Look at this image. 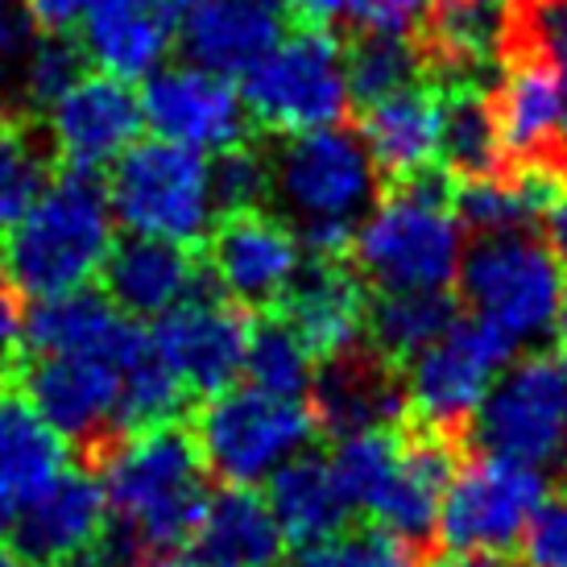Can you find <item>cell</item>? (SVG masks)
I'll list each match as a JSON object with an SVG mask.
<instances>
[{
  "label": "cell",
  "mask_w": 567,
  "mask_h": 567,
  "mask_svg": "<svg viewBox=\"0 0 567 567\" xmlns=\"http://www.w3.org/2000/svg\"><path fill=\"white\" fill-rule=\"evenodd\" d=\"M468 233L452 207L440 174L402 178L385 199L364 212L352 237V261L378 295L398 290H447L460 278Z\"/></svg>",
  "instance_id": "cell-3"
},
{
  "label": "cell",
  "mask_w": 567,
  "mask_h": 567,
  "mask_svg": "<svg viewBox=\"0 0 567 567\" xmlns=\"http://www.w3.org/2000/svg\"><path fill=\"white\" fill-rule=\"evenodd\" d=\"M109 535V502L100 476L63 468L42 493L17 505L9 543L33 567H71L92 555Z\"/></svg>",
  "instance_id": "cell-17"
},
{
  "label": "cell",
  "mask_w": 567,
  "mask_h": 567,
  "mask_svg": "<svg viewBox=\"0 0 567 567\" xmlns=\"http://www.w3.org/2000/svg\"><path fill=\"white\" fill-rule=\"evenodd\" d=\"M142 95L125 80L95 71H83L54 104H47L50 150L71 171H104L125 154L133 142H142Z\"/></svg>",
  "instance_id": "cell-15"
},
{
  "label": "cell",
  "mask_w": 567,
  "mask_h": 567,
  "mask_svg": "<svg viewBox=\"0 0 567 567\" xmlns=\"http://www.w3.org/2000/svg\"><path fill=\"white\" fill-rule=\"evenodd\" d=\"M456 282L468 311L502 328L514 344H530L555 331L564 266L551 245L526 228L476 237L464 249Z\"/></svg>",
  "instance_id": "cell-5"
},
{
  "label": "cell",
  "mask_w": 567,
  "mask_h": 567,
  "mask_svg": "<svg viewBox=\"0 0 567 567\" xmlns=\"http://www.w3.org/2000/svg\"><path fill=\"white\" fill-rule=\"evenodd\" d=\"M212 274L228 299L245 307H269L290 295L302 274V240L269 212H228L212 228L207 245Z\"/></svg>",
  "instance_id": "cell-16"
},
{
  "label": "cell",
  "mask_w": 567,
  "mask_h": 567,
  "mask_svg": "<svg viewBox=\"0 0 567 567\" xmlns=\"http://www.w3.org/2000/svg\"><path fill=\"white\" fill-rule=\"evenodd\" d=\"M199 551L216 555L233 567H278L286 555V535L261 493L228 485L207 497L199 522Z\"/></svg>",
  "instance_id": "cell-29"
},
{
  "label": "cell",
  "mask_w": 567,
  "mask_h": 567,
  "mask_svg": "<svg viewBox=\"0 0 567 567\" xmlns=\"http://www.w3.org/2000/svg\"><path fill=\"white\" fill-rule=\"evenodd\" d=\"M252 125L269 133H311L340 125L352 95H348V50L331 30L307 25L282 33V42L245 75L240 87Z\"/></svg>",
  "instance_id": "cell-7"
},
{
  "label": "cell",
  "mask_w": 567,
  "mask_h": 567,
  "mask_svg": "<svg viewBox=\"0 0 567 567\" xmlns=\"http://www.w3.org/2000/svg\"><path fill=\"white\" fill-rule=\"evenodd\" d=\"M109 204L121 228L133 237L195 245L212 233L216 195H212V162L187 145L133 142L109 166Z\"/></svg>",
  "instance_id": "cell-4"
},
{
  "label": "cell",
  "mask_w": 567,
  "mask_h": 567,
  "mask_svg": "<svg viewBox=\"0 0 567 567\" xmlns=\"http://www.w3.org/2000/svg\"><path fill=\"white\" fill-rule=\"evenodd\" d=\"M290 567H423L419 547L385 526H357L323 538L316 547H302Z\"/></svg>",
  "instance_id": "cell-36"
},
{
  "label": "cell",
  "mask_w": 567,
  "mask_h": 567,
  "mask_svg": "<svg viewBox=\"0 0 567 567\" xmlns=\"http://www.w3.org/2000/svg\"><path fill=\"white\" fill-rule=\"evenodd\" d=\"M150 344L187 394L212 398L233 390V381L245 373L249 319L228 299L190 295L154 319Z\"/></svg>",
  "instance_id": "cell-14"
},
{
  "label": "cell",
  "mask_w": 567,
  "mask_h": 567,
  "mask_svg": "<svg viewBox=\"0 0 567 567\" xmlns=\"http://www.w3.org/2000/svg\"><path fill=\"white\" fill-rule=\"evenodd\" d=\"M282 307V319L299 331V340L316 361H340L357 352L369 336V290L352 269L336 261L302 269Z\"/></svg>",
  "instance_id": "cell-20"
},
{
  "label": "cell",
  "mask_w": 567,
  "mask_h": 567,
  "mask_svg": "<svg viewBox=\"0 0 567 567\" xmlns=\"http://www.w3.org/2000/svg\"><path fill=\"white\" fill-rule=\"evenodd\" d=\"M66 468V440L21 394H0V502L17 514Z\"/></svg>",
  "instance_id": "cell-28"
},
{
  "label": "cell",
  "mask_w": 567,
  "mask_h": 567,
  "mask_svg": "<svg viewBox=\"0 0 567 567\" xmlns=\"http://www.w3.org/2000/svg\"><path fill=\"white\" fill-rule=\"evenodd\" d=\"M25 307H21V290L0 278V364L17 357V348H25Z\"/></svg>",
  "instance_id": "cell-47"
},
{
  "label": "cell",
  "mask_w": 567,
  "mask_h": 567,
  "mask_svg": "<svg viewBox=\"0 0 567 567\" xmlns=\"http://www.w3.org/2000/svg\"><path fill=\"white\" fill-rule=\"evenodd\" d=\"M564 481H567V464H564Z\"/></svg>",
  "instance_id": "cell-54"
},
{
  "label": "cell",
  "mask_w": 567,
  "mask_h": 567,
  "mask_svg": "<svg viewBox=\"0 0 567 567\" xmlns=\"http://www.w3.org/2000/svg\"><path fill=\"white\" fill-rule=\"evenodd\" d=\"M290 0H190L178 38L195 66L245 80L282 42Z\"/></svg>",
  "instance_id": "cell-18"
},
{
  "label": "cell",
  "mask_w": 567,
  "mask_h": 567,
  "mask_svg": "<svg viewBox=\"0 0 567 567\" xmlns=\"http://www.w3.org/2000/svg\"><path fill=\"white\" fill-rule=\"evenodd\" d=\"M174 0H100L80 25L87 63L116 80H150L162 71L178 33Z\"/></svg>",
  "instance_id": "cell-19"
},
{
  "label": "cell",
  "mask_w": 567,
  "mask_h": 567,
  "mask_svg": "<svg viewBox=\"0 0 567 567\" xmlns=\"http://www.w3.org/2000/svg\"><path fill=\"white\" fill-rule=\"evenodd\" d=\"M100 0H25L33 25L42 33H66L83 25V17L92 13Z\"/></svg>",
  "instance_id": "cell-45"
},
{
  "label": "cell",
  "mask_w": 567,
  "mask_h": 567,
  "mask_svg": "<svg viewBox=\"0 0 567 567\" xmlns=\"http://www.w3.org/2000/svg\"><path fill=\"white\" fill-rule=\"evenodd\" d=\"M245 378L252 390H266V394L307 398L316 385V357L307 352L299 331L286 319H261L257 328H249Z\"/></svg>",
  "instance_id": "cell-33"
},
{
  "label": "cell",
  "mask_w": 567,
  "mask_h": 567,
  "mask_svg": "<svg viewBox=\"0 0 567 567\" xmlns=\"http://www.w3.org/2000/svg\"><path fill=\"white\" fill-rule=\"evenodd\" d=\"M505 145L497 133V116L485 95L456 83L452 92L443 95V128H440V162L443 171L468 178H488L502 174Z\"/></svg>",
  "instance_id": "cell-32"
},
{
  "label": "cell",
  "mask_w": 567,
  "mask_h": 567,
  "mask_svg": "<svg viewBox=\"0 0 567 567\" xmlns=\"http://www.w3.org/2000/svg\"><path fill=\"white\" fill-rule=\"evenodd\" d=\"M518 344L485 319H456L431 348L406 361V402L426 431L456 435L476 419L493 381L514 361Z\"/></svg>",
  "instance_id": "cell-10"
},
{
  "label": "cell",
  "mask_w": 567,
  "mask_h": 567,
  "mask_svg": "<svg viewBox=\"0 0 567 567\" xmlns=\"http://www.w3.org/2000/svg\"><path fill=\"white\" fill-rule=\"evenodd\" d=\"M33 38H38V25H33L30 9L17 0H0V66L21 63Z\"/></svg>",
  "instance_id": "cell-44"
},
{
  "label": "cell",
  "mask_w": 567,
  "mask_h": 567,
  "mask_svg": "<svg viewBox=\"0 0 567 567\" xmlns=\"http://www.w3.org/2000/svg\"><path fill=\"white\" fill-rule=\"evenodd\" d=\"M488 104H493V116H497L505 154L543 158V154H555L559 142H567L564 83L530 50L509 54Z\"/></svg>",
  "instance_id": "cell-22"
},
{
  "label": "cell",
  "mask_w": 567,
  "mask_h": 567,
  "mask_svg": "<svg viewBox=\"0 0 567 567\" xmlns=\"http://www.w3.org/2000/svg\"><path fill=\"white\" fill-rule=\"evenodd\" d=\"M426 567H514V564H505L502 555H468V551H447L440 555L435 564H426Z\"/></svg>",
  "instance_id": "cell-49"
},
{
  "label": "cell",
  "mask_w": 567,
  "mask_h": 567,
  "mask_svg": "<svg viewBox=\"0 0 567 567\" xmlns=\"http://www.w3.org/2000/svg\"><path fill=\"white\" fill-rule=\"evenodd\" d=\"M83 66H87V54H83L75 38L42 33V38H33L25 59L17 63V71H21V95L30 104H38V109H47V104H54L71 83L80 80Z\"/></svg>",
  "instance_id": "cell-39"
},
{
  "label": "cell",
  "mask_w": 567,
  "mask_h": 567,
  "mask_svg": "<svg viewBox=\"0 0 567 567\" xmlns=\"http://www.w3.org/2000/svg\"><path fill=\"white\" fill-rule=\"evenodd\" d=\"M564 381H567V364H564Z\"/></svg>",
  "instance_id": "cell-55"
},
{
  "label": "cell",
  "mask_w": 567,
  "mask_h": 567,
  "mask_svg": "<svg viewBox=\"0 0 567 567\" xmlns=\"http://www.w3.org/2000/svg\"><path fill=\"white\" fill-rule=\"evenodd\" d=\"M269 166L274 195L299 220V233L319 224L357 228L364 212L378 204V162L369 158L361 133L340 125L295 133Z\"/></svg>",
  "instance_id": "cell-8"
},
{
  "label": "cell",
  "mask_w": 567,
  "mask_h": 567,
  "mask_svg": "<svg viewBox=\"0 0 567 567\" xmlns=\"http://www.w3.org/2000/svg\"><path fill=\"white\" fill-rule=\"evenodd\" d=\"M555 331H559V340L567 344V278H564V295H559V316H555Z\"/></svg>",
  "instance_id": "cell-52"
},
{
  "label": "cell",
  "mask_w": 567,
  "mask_h": 567,
  "mask_svg": "<svg viewBox=\"0 0 567 567\" xmlns=\"http://www.w3.org/2000/svg\"><path fill=\"white\" fill-rule=\"evenodd\" d=\"M547 245L555 249L559 261H567V190L555 199L551 212H547Z\"/></svg>",
  "instance_id": "cell-48"
},
{
  "label": "cell",
  "mask_w": 567,
  "mask_h": 567,
  "mask_svg": "<svg viewBox=\"0 0 567 567\" xmlns=\"http://www.w3.org/2000/svg\"><path fill=\"white\" fill-rule=\"evenodd\" d=\"M316 426L302 398H278L249 385L207 398L190 435L204 452L207 473L252 488L302 456L316 440Z\"/></svg>",
  "instance_id": "cell-6"
},
{
  "label": "cell",
  "mask_w": 567,
  "mask_h": 567,
  "mask_svg": "<svg viewBox=\"0 0 567 567\" xmlns=\"http://www.w3.org/2000/svg\"><path fill=\"white\" fill-rule=\"evenodd\" d=\"M174 4H190V0H174Z\"/></svg>",
  "instance_id": "cell-53"
},
{
  "label": "cell",
  "mask_w": 567,
  "mask_h": 567,
  "mask_svg": "<svg viewBox=\"0 0 567 567\" xmlns=\"http://www.w3.org/2000/svg\"><path fill=\"white\" fill-rule=\"evenodd\" d=\"M266 502L278 526H282L286 543L299 547V551L340 535L348 526V514H352L344 488L331 473V460L307 456V452L269 476Z\"/></svg>",
  "instance_id": "cell-27"
},
{
  "label": "cell",
  "mask_w": 567,
  "mask_h": 567,
  "mask_svg": "<svg viewBox=\"0 0 567 567\" xmlns=\"http://www.w3.org/2000/svg\"><path fill=\"white\" fill-rule=\"evenodd\" d=\"M518 547L522 567H567V493L538 505Z\"/></svg>",
  "instance_id": "cell-42"
},
{
  "label": "cell",
  "mask_w": 567,
  "mask_h": 567,
  "mask_svg": "<svg viewBox=\"0 0 567 567\" xmlns=\"http://www.w3.org/2000/svg\"><path fill=\"white\" fill-rule=\"evenodd\" d=\"M154 567H233V564H224V559H216V555L207 551H171L162 555Z\"/></svg>",
  "instance_id": "cell-50"
},
{
  "label": "cell",
  "mask_w": 567,
  "mask_h": 567,
  "mask_svg": "<svg viewBox=\"0 0 567 567\" xmlns=\"http://www.w3.org/2000/svg\"><path fill=\"white\" fill-rule=\"evenodd\" d=\"M199 269L190 261L187 245L154 237H128L112 245L104 266V295H109L128 319H158L171 307L195 295Z\"/></svg>",
  "instance_id": "cell-26"
},
{
  "label": "cell",
  "mask_w": 567,
  "mask_h": 567,
  "mask_svg": "<svg viewBox=\"0 0 567 567\" xmlns=\"http://www.w3.org/2000/svg\"><path fill=\"white\" fill-rule=\"evenodd\" d=\"M423 75V54L414 50V38H390V33H364L348 50V95L357 104H373L381 95H394Z\"/></svg>",
  "instance_id": "cell-34"
},
{
  "label": "cell",
  "mask_w": 567,
  "mask_h": 567,
  "mask_svg": "<svg viewBox=\"0 0 567 567\" xmlns=\"http://www.w3.org/2000/svg\"><path fill=\"white\" fill-rule=\"evenodd\" d=\"M452 207H456L464 233H476V237H488V233H514V228L535 224L530 207L522 204V195L509 174H488V178H468V183H460V190L452 195Z\"/></svg>",
  "instance_id": "cell-38"
},
{
  "label": "cell",
  "mask_w": 567,
  "mask_h": 567,
  "mask_svg": "<svg viewBox=\"0 0 567 567\" xmlns=\"http://www.w3.org/2000/svg\"><path fill=\"white\" fill-rule=\"evenodd\" d=\"M50 162L42 142L17 121H0V233L25 216V207L47 190Z\"/></svg>",
  "instance_id": "cell-35"
},
{
  "label": "cell",
  "mask_w": 567,
  "mask_h": 567,
  "mask_svg": "<svg viewBox=\"0 0 567 567\" xmlns=\"http://www.w3.org/2000/svg\"><path fill=\"white\" fill-rule=\"evenodd\" d=\"M364 4L369 0H290V13H299L316 30H336V25H357Z\"/></svg>",
  "instance_id": "cell-46"
},
{
  "label": "cell",
  "mask_w": 567,
  "mask_h": 567,
  "mask_svg": "<svg viewBox=\"0 0 567 567\" xmlns=\"http://www.w3.org/2000/svg\"><path fill=\"white\" fill-rule=\"evenodd\" d=\"M112 237L116 216L109 187L95 171L66 166L25 207V216L0 233V278L33 302L83 290L109 266Z\"/></svg>",
  "instance_id": "cell-2"
},
{
  "label": "cell",
  "mask_w": 567,
  "mask_h": 567,
  "mask_svg": "<svg viewBox=\"0 0 567 567\" xmlns=\"http://www.w3.org/2000/svg\"><path fill=\"white\" fill-rule=\"evenodd\" d=\"M212 195L216 212H252V207L274 195V166L249 145H233L212 162Z\"/></svg>",
  "instance_id": "cell-40"
},
{
  "label": "cell",
  "mask_w": 567,
  "mask_h": 567,
  "mask_svg": "<svg viewBox=\"0 0 567 567\" xmlns=\"http://www.w3.org/2000/svg\"><path fill=\"white\" fill-rule=\"evenodd\" d=\"M187 390L178 385L171 369L162 364L154 344L145 340L142 352H133L125 361V394H121V426H154L171 423V414L183 406Z\"/></svg>",
  "instance_id": "cell-37"
},
{
  "label": "cell",
  "mask_w": 567,
  "mask_h": 567,
  "mask_svg": "<svg viewBox=\"0 0 567 567\" xmlns=\"http://www.w3.org/2000/svg\"><path fill=\"white\" fill-rule=\"evenodd\" d=\"M518 0H435L431 47L447 71H481L514 38Z\"/></svg>",
  "instance_id": "cell-30"
},
{
  "label": "cell",
  "mask_w": 567,
  "mask_h": 567,
  "mask_svg": "<svg viewBox=\"0 0 567 567\" xmlns=\"http://www.w3.org/2000/svg\"><path fill=\"white\" fill-rule=\"evenodd\" d=\"M0 567H33V564H30V559H21V555H17L13 543H4V538H0Z\"/></svg>",
  "instance_id": "cell-51"
},
{
  "label": "cell",
  "mask_w": 567,
  "mask_h": 567,
  "mask_svg": "<svg viewBox=\"0 0 567 567\" xmlns=\"http://www.w3.org/2000/svg\"><path fill=\"white\" fill-rule=\"evenodd\" d=\"M150 331L95 290H71L59 299H42L25 323V348L30 352H92L125 364L133 352H142Z\"/></svg>",
  "instance_id": "cell-23"
},
{
  "label": "cell",
  "mask_w": 567,
  "mask_h": 567,
  "mask_svg": "<svg viewBox=\"0 0 567 567\" xmlns=\"http://www.w3.org/2000/svg\"><path fill=\"white\" fill-rule=\"evenodd\" d=\"M476 443L505 460L551 464L567 440V381L551 357H526L493 381L476 410Z\"/></svg>",
  "instance_id": "cell-11"
},
{
  "label": "cell",
  "mask_w": 567,
  "mask_h": 567,
  "mask_svg": "<svg viewBox=\"0 0 567 567\" xmlns=\"http://www.w3.org/2000/svg\"><path fill=\"white\" fill-rule=\"evenodd\" d=\"M547 502V476L535 464L481 452L460 460L440 502L435 535L447 551L502 555L518 547L535 509Z\"/></svg>",
  "instance_id": "cell-9"
},
{
  "label": "cell",
  "mask_w": 567,
  "mask_h": 567,
  "mask_svg": "<svg viewBox=\"0 0 567 567\" xmlns=\"http://www.w3.org/2000/svg\"><path fill=\"white\" fill-rule=\"evenodd\" d=\"M435 0H369L361 25L369 33H390V38H414L431 25Z\"/></svg>",
  "instance_id": "cell-43"
},
{
  "label": "cell",
  "mask_w": 567,
  "mask_h": 567,
  "mask_svg": "<svg viewBox=\"0 0 567 567\" xmlns=\"http://www.w3.org/2000/svg\"><path fill=\"white\" fill-rule=\"evenodd\" d=\"M456 319V302L447 299V290L378 295V302H369V340L381 361L406 364L435 344Z\"/></svg>",
  "instance_id": "cell-31"
},
{
  "label": "cell",
  "mask_w": 567,
  "mask_h": 567,
  "mask_svg": "<svg viewBox=\"0 0 567 567\" xmlns=\"http://www.w3.org/2000/svg\"><path fill=\"white\" fill-rule=\"evenodd\" d=\"M100 488L109 522L125 547L171 555L199 535L207 509V464L190 431L174 423L133 426L100 447Z\"/></svg>",
  "instance_id": "cell-1"
},
{
  "label": "cell",
  "mask_w": 567,
  "mask_h": 567,
  "mask_svg": "<svg viewBox=\"0 0 567 567\" xmlns=\"http://www.w3.org/2000/svg\"><path fill=\"white\" fill-rule=\"evenodd\" d=\"M456 435H440L423 426L419 435L402 440L394 473L378 493V502L369 505L373 526H385L410 543L426 538L440 522V502L456 476Z\"/></svg>",
  "instance_id": "cell-21"
},
{
  "label": "cell",
  "mask_w": 567,
  "mask_h": 567,
  "mask_svg": "<svg viewBox=\"0 0 567 567\" xmlns=\"http://www.w3.org/2000/svg\"><path fill=\"white\" fill-rule=\"evenodd\" d=\"M509 50H530L551 66L564 83V112H567V0H522L514 17Z\"/></svg>",
  "instance_id": "cell-41"
},
{
  "label": "cell",
  "mask_w": 567,
  "mask_h": 567,
  "mask_svg": "<svg viewBox=\"0 0 567 567\" xmlns=\"http://www.w3.org/2000/svg\"><path fill=\"white\" fill-rule=\"evenodd\" d=\"M142 116L154 137L195 154H224L249 137V112L233 80L195 63L154 71L142 87Z\"/></svg>",
  "instance_id": "cell-13"
},
{
  "label": "cell",
  "mask_w": 567,
  "mask_h": 567,
  "mask_svg": "<svg viewBox=\"0 0 567 567\" xmlns=\"http://www.w3.org/2000/svg\"><path fill=\"white\" fill-rule=\"evenodd\" d=\"M125 364L92 352H33L21 364V398L66 443H92L95 452L116 440Z\"/></svg>",
  "instance_id": "cell-12"
},
{
  "label": "cell",
  "mask_w": 567,
  "mask_h": 567,
  "mask_svg": "<svg viewBox=\"0 0 567 567\" xmlns=\"http://www.w3.org/2000/svg\"><path fill=\"white\" fill-rule=\"evenodd\" d=\"M311 414L323 431L336 440L357 435V431H381V426H398L406 414V385L394 378V364L361 352H348L340 361H328L323 373H316L311 385Z\"/></svg>",
  "instance_id": "cell-24"
},
{
  "label": "cell",
  "mask_w": 567,
  "mask_h": 567,
  "mask_svg": "<svg viewBox=\"0 0 567 567\" xmlns=\"http://www.w3.org/2000/svg\"><path fill=\"white\" fill-rule=\"evenodd\" d=\"M440 128L443 95L423 83H410L402 92L364 104L361 142L369 158L378 162V171L402 183L431 171V162H440Z\"/></svg>",
  "instance_id": "cell-25"
}]
</instances>
